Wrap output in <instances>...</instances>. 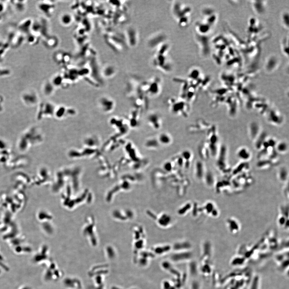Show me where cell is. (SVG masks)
<instances>
[{
	"mask_svg": "<svg viewBox=\"0 0 289 289\" xmlns=\"http://www.w3.org/2000/svg\"><path fill=\"white\" fill-rule=\"evenodd\" d=\"M173 13L180 27L184 28L190 23L191 9L190 6L177 2L173 6Z\"/></svg>",
	"mask_w": 289,
	"mask_h": 289,
	"instance_id": "6da1fadb",
	"label": "cell"
},
{
	"mask_svg": "<svg viewBox=\"0 0 289 289\" xmlns=\"http://www.w3.org/2000/svg\"><path fill=\"white\" fill-rule=\"evenodd\" d=\"M227 228L231 233H237L241 230V225L236 218L233 217L228 218L226 221Z\"/></svg>",
	"mask_w": 289,
	"mask_h": 289,
	"instance_id": "7a4b0ae2",
	"label": "cell"
},
{
	"mask_svg": "<svg viewBox=\"0 0 289 289\" xmlns=\"http://www.w3.org/2000/svg\"><path fill=\"white\" fill-rule=\"evenodd\" d=\"M204 209L206 213L214 218H218L220 215L219 209L216 204L212 202H209L205 205Z\"/></svg>",
	"mask_w": 289,
	"mask_h": 289,
	"instance_id": "3957f363",
	"label": "cell"
},
{
	"mask_svg": "<svg viewBox=\"0 0 289 289\" xmlns=\"http://www.w3.org/2000/svg\"><path fill=\"white\" fill-rule=\"evenodd\" d=\"M128 38L129 39V44L131 46H135L138 42V35L137 32L134 29L131 28L128 31Z\"/></svg>",
	"mask_w": 289,
	"mask_h": 289,
	"instance_id": "277c9868",
	"label": "cell"
},
{
	"mask_svg": "<svg viewBox=\"0 0 289 289\" xmlns=\"http://www.w3.org/2000/svg\"><path fill=\"white\" fill-rule=\"evenodd\" d=\"M238 157L243 161H247L251 157V154L247 148L242 147L237 152Z\"/></svg>",
	"mask_w": 289,
	"mask_h": 289,
	"instance_id": "5b68a950",
	"label": "cell"
},
{
	"mask_svg": "<svg viewBox=\"0 0 289 289\" xmlns=\"http://www.w3.org/2000/svg\"><path fill=\"white\" fill-rule=\"evenodd\" d=\"M288 218L289 217L280 214L277 220V223L282 228H288Z\"/></svg>",
	"mask_w": 289,
	"mask_h": 289,
	"instance_id": "8992f818",
	"label": "cell"
},
{
	"mask_svg": "<svg viewBox=\"0 0 289 289\" xmlns=\"http://www.w3.org/2000/svg\"><path fill=\"white\" fill-rule=\"evenodd\" d=\"M278 179L281 182H285L288 181V173L286 168H282L279 171L277 174Z\"/></svg>",
	"mask_w": 289,
	"mask_h": 289,
	"instance_id": "52a82bcc",
	"label": "cell"
},
{
	"mask_svg": "<svg viewBox=\"0 0 289 289\" xmlns=\"http://www.w3.org/2000/svg\"><path fill=\"white\" fill-rule=\"evenodd\" d=\"M205 180L206 184L208 186H215L216 181V179L214 175L213 174H212L211 172H209L206 173L205 177Z\"/></svg>",
	"mask_w": 289,
	"mask_h": 289,
	"instance_id": "ba28073f",
	"label": "cell"
},
{
	"mask_svg": "<svg viewBox=\"0 0 289 289\" xmlns=\"http://www.w3.org/2000/svg\"><path fill=\"white\" fill-rule=\"evenodd\" d=\"M276 147H277L276 148H277V151L280 153L286 152L288 149L287 144L284 141H282L277 144Z\"/></svg>",
	"mask_w": 289,
	"mask_h": 289,
	"instance_id": "9c48e42d",
	"label": "cell"
},
{
	"mask_svg": "<svg viewBox=\"0 0 289 289\" xmlns=\"http://www.w3.org/2000/svg\"><path fill=\"white\" fill-rule=\"evenodd\" d=\"M61 17V22L64 24H69L72 21V17L69 14H65Z\"/></svg>",
	"mask_w": 289,
	"mask_h": 289,
	"instance_id": "30bf717a",
	"label": "cell"
},
{
	"mask_svg": "<svg viewBox=\"0 0 289 289\" xmlns=\"http://www.w3.org/2000/svg\"><path fill=\"white\" fill-rule=\"evenodd\" d=\"M166 134L160 135V141L163 143H168L170 141V138L169 136Z\"/></svg>",
	"mask_w": 289,
	"mask_h": 289,
	"instance_id": "8fae6325",
	"label": "cell"
},
{
	"mask_svg": "<svg viewBox=\"0 0 289 289\" xmlns=\"http://www.w3.org/2000/svg\"><path fill=\"white\" fill-rule=\"evenodd\" d=\"M198 171H197V175L198 177V178H201L203 174L204 173V169L203 168V165L201 163H198Z\"/></svg>",
	"mask_w": 289,
	"mask_h": 289,
	"instance_id": "7c38bea8",
	"label": "cell"
}]
</instances>
